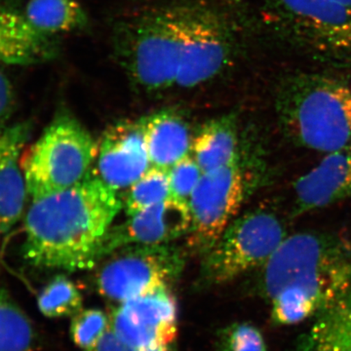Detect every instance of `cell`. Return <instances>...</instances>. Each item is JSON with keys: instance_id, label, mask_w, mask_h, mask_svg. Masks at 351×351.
<instances>
[{"instance_id": "1", "label": "cell", "mask_w": 351, "mask_h": 351, "mask_svg": "<svg viewBox=\"0 0 351 351\" xmlns=\"http://www.w3.org/2000/svg\"><path fill=\"white\" fill-rule=\"evenodd\" d=\"M123 207L93 171L71 188L32 200L21 254L39 269L77 271L100 263V249Z\"/></svg>"}, {"instance_id": "2", "label": "cell", "mask_w": 351, "mask_h": 351, "mask_svg": "<svg viewBox=\"0 0 351 351\" xmlns=\"http://www.w3.org/2000/svg\"><path fill=\"white\" fill-rule=\"evenodd\" d=\"M277 123L297 147L320 152L351 145V77L332 73H295L274 95Z\"/></svg>"}, {"instance_id": "3", "label": "cell", "mask_w": 351, "mask_h": 351, "mask_svg": "<svg viewBox=\"0 0 351 351\" xmlns=\"http://www.w3.org/2000/svg\"><path fill=\"white\" fill-rule=\"evenodd\" d=\"M265 36L314 63L351 68V0H260Z\"/></svg>"}, {"instance_id": "4", "label": "cell", "mask_w": 351, "mask_h": 351, "mask_svg": "<svg viewBox=\"0 0 351 351\" xmlns=\"http://www.w3.org/2000/svg\"><path fill=\"white\" fill-rule=\"evenodd\" d=\"M184 27V0L149 7L114 25L113 53L135 86L160 93L176 86Z\"/></svg>"}, {"instance_id": "5", "label": "cell", "mask_w": 351, "mask_h": 351, "mask_svg": "<svg viewBox=\"0 0 351 351\" xmlns=\"http://www.w3.org/2000/svg\"><path fill=\"white\" fill-rule=\"evenodd\" d=\"M239 23L211 0H184V27L176 86L193 89L225 75L240 52Z\"/></svg>"}, {"instance_id": "6", "label": "cell", "mask_w": 351, "mask_h": 351, "mask_svg": "<svg viewBox=\"0 0 351 351\" xmlns=\"http://www.w3.org/2000/svg\"><path fill=\"white\" fill-rule=\"evenodd\" d=\"M97 154L91 134L61 108L23 159L27 195L38 199L75 186L89 174Z\"/></svg>"}, {"instance_id": "7", "label": "cell", "mask_w": 351, "mask_h": 351, "mask_svg": "<svg viewBox=\"0 0 351 351\" xmlns=\"http://www.w3.org/2000/svg\"><path fill=\"white\" fill-rule=\"evenodd\" d=\"M287 237L283 219L272 208L258 206L237 216L203 255L199 283L223 285L262 269Z\"/></svg>"}, {"instance_id": "8", "label": "cell", "mask_w": 351, "mask_h": 351, "mask_svg": "<svg viewBox=\"0 0 351 351\" xmlns=\"http://www.w3.org/2000/svg\"><path fill=\"white\" fill-rule=\"evenodd\" d=\"M184 265V254L174 245L123 247L97 265L95 288L101 297L120 304L156 289L172 287Z\"/></svg>"}, {"instance_id": "9", "label": "cell", "mask_w": 351, "mask_h": 351, "mask_svg": "<svg viewBox=\"0 0 351 351\" xmlns=\"http://www.w3.org/2000/svg\"><path fill=\"white\" fill-rule=\"evenodd\" d=\"M248 180L242 152L233 162L202 175L189 200L191 221L186 237L189 250L202 256L211 250L239 216L250 186Z\"/></svg>"}, {"instance_id": "10", "label": "cell", "mask_w": 351, "mask_h": 351, "mask_svg": "<svg viewBox=\"0 0 351 351\" xmlns=\"http://www.w3.org/2000/svg\"><path fill=\"white\" fill-rule=\"evenodd\" d=\"M350 265L351 241L343 235L320 232L288 235L260 269V290L270 301L290 284Z\"/></svg>"}, {"instance_id": "11", "label": "cell", "mask_w": 351, "mask_h": 351, "mask_svg": "<svg viewBox=\"0 0 351 351\" xmlns=\"http://www.w3.org/2000/svg\"><path fill=\"white\" fill-rule=\"evenodd\" d=\"M110 318V330L131 351H174L179 308L171 288L120 302Z\"/></svg>"}, {"instance_id": "12", "label": "cell", "mask_w": 351, "mask_h": 351, "mask_svg": "<svg viewBox=\"0 0 351 351\" xmlns=\"http://www.w3.org/2000/svg\"><path fill=\"white\" fill-rule=\"evenodd\" d=\"M189 202L170 196L168 199L128 216L110 226L100 249V263L108 255L132 245H161L188 234L191 228Z\"/></svg>"}, {"instance_id": "13", "label": "cell", "mask_w": 351, "mask_h": 351, "mask_svg": "<svg viewBox=\"0 0 351 351\" xmlns=\"http://www.w3.org/2000/svg\"><path fill=\"white\" fill-rule=\"evenodd\" d=\"M96 160L94 172L117 193L142 177L151 161L138 120H123L108 127L98 144Z\"/></svg>"}, {"instance_id": "14", "label": "cell", "mask_w": 351, "mask_h": 351, "mask_svg": "<svg viewBox=\"0 0 351 351\" xmlns=\"http://www.w3.org/2000/svg\"><path fill=\"white\" fill-rule=\"evenodd\" d=\"M351 281V265L286 286L270 300L272 322L281 326L315 317Z\"/></svg>"}, {"instance_id": "15", "label": "cell", "mask_w": 351, "mask_h": 351, "mask_svg": "<svg viewBox=\"0 0 351 351\" xmlns=\"http://www.w3.org/2000/svg\"><path fill=\"white\" fill-rule=\"evenodd\" d=\"M326 154L295 182L293 217L351 198V145Z\"/></svg>"}, {"instance_id": "16", "label": "cell", "mask_w": 351, "mask_h": 351, "mask_svg": "<svg viewBox=\"0 0 351 351\" xmlns=\"http://www.w3.org/2000/svg\"><path fill=\"white\" fill-rule=\"evenodd\" d=\"M31 123L0 127V234L17 225L24 212L27 189L20 157L31 135Z\"/></svg>"}, {"instance_id": "17", "label": "cell", "mask_w": 351, "mask_h": 351, "mask_svg": "<svg viewBox=\"0 0 351 351\" xmlns=\"http://www.w3.org/2000/svg\"><path fill=\"white\" fill-rule=\"evenodd\" d=\"M58 54L53 36L36 29L24 13L0 7V64L32 66L52 61Z\"/></svg>"}, {"instance_id": "18", "label": "cell", "mask_w": 351, "mask_h": 351, "mask_svg": "<svg viewBox=\"0 0 351 351\" xmlns=\"http://www.w3.org/2000/svg\"><path fill=\"white\" fill-rule=\"evenodd\" d=\"M151 166L169 170L191 154L193 138L186 120L177 110H159L138 120Z\"/></svg>"}, {"instance_id": "19", "label": "cell", "mask_w": 351, "mask_h": 351, "mask_svg": "<svg viewBox=\"0 0 351 351\" xmlns=\"http://www.w3.org/2000/svg\"><path fill=\"white\" fill-rule=\"evenodd\" d=\"M241 149L239 117L230 112L203 124L193 138L191 154L205 174L233 162Z\"/></svg>"}, {"instance_id": "20", "label": "cell", "mask_w": 351, "mask_h": 351, "mask_svg": "<svg viewBox=\"0 0 351 351\" xmlns=\"http://www.w3.org/2000/svg\"><path fill=\"white\" fill-rule=\"evenodd\" d=\"M295 351H351V281L315 316Z\"/></svg>"}, {"instance_id": "21", "label": "cell", "mask_w": 351, "mask_h": 351, "mask_svg": "<svg viewBox=\"0 0 351 351\" xmlns=\"http://www.w3.org/2000/svg\"><path fill=\"white\" fill-rule=\"evenodd\" d=\"M25 16L36 29L53 36L85 29L89 19L76 0H29Z\"/></svg>"}, {"instance_id": "22", "label": "cell", "mask_w": 351, "mask_h": 351, "mask_svg": "<svg viewBox=\"0 0 351 351\" xmlns=\"http://www.w3.org/2000/svg\"><path fill=\"white\" fill-rule=\"evenodd\" d=\"M38 332L9 291L0 284V351H34Z\"/></svg>"}, {"instance_id": "23", "label": "cell", "mask_w": 351, "mask_h": 351, "mask_svg": "<svg viewBox=\"0 0 351 351\" xmlns=\"http://www.w3.org/2000/svg\"><path fill=\"white\" fill-rule=\"evenodd\" d=\"M80 288L64 274L53 277L38 295V311L51 319L73 317L83 308Z\"/></svg>"}, {"instance_id": "24", "label": "cell", "mask_w": 351, "mask_h": 351, "mask_svg": "<svg viewBox=\"0 0 351 351\" xmlns=\"http://www.w3.org/2000/svg\"><path fill=\"white\" fill-rule=\"evenodd\" d=\"M171 196L168 170L151 166L142 177L127 189L123 207L131 216L159 204Z\"/></svg>"}, {"instance_id": "25", "label": "cell", "mask_w": 351, "mask_h": 351, "mask_svg": "<svg viewBox=\"0 0 351 351\" xmlns=\"http://www.w3.org/2000/svg\"><path fill=\"white\" fill-rule=\"evenodd\" d=\"M110 329V314L98 308H82L71 317L69 334L75 346L86 350L96 345Z\"/></svg>"}, {"instance_id": "26", "label": "cell", "mask_w": 351, "mask_h": 351, "mask_svg": "<svg viewBox=\"0 0 351 351\" xmlns=\"http://www.w3.org/2000/svg\"><path fill=\"white\" fill-rule=\"evenodd\" d=\"M216 351H267V346L257 327L237 322L219 330Z\"/></svg>"}, {"instance_id": "27", "label": "cell", "mask_w": 351, "mask_h": 351, "mask_svg": "<svg viewBox=\"0 0 351 351\" xmlns=\"http://www.w3.org/2000/svg\"><path fill=\"white\" fill-rule=\"evenodd\" d=\"M168 174H169L171 196L189 202L203 173L195 158L189 154L175 163L168 170Z\"/></svg>"}, {"instance_id": "28", "label": "cell", "mask_w": 351, "mask_h": 351, "mask_svg": "<svg viewBox=\"0 0 351 351\" xmlns=\"http://www.w3.org/2000/svg\"><path fill=\"white\" fill-rule=\"evenodd\" d=\"M15 98L10 80L0 71V127L5 125L13 112Z\"/></svg>"}, {"instance_id": "29", "label": "cell", "mask_w": 351, "mask_h": 351, "mask_svg": "<svg viewBox=\"0 0 351 351\" xmlns=\"http://www.w3.org/2000/svg\"><path fill=\"white\" fill-rule=\"evenodd\" d=\"M84 351H131V350L110 329V331L96 345Z\"/></svg>"}]
</instances>
